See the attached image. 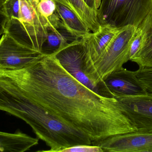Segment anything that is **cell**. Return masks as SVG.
Listing matches in <instances>:
<instances>
[{
    "label": "cell",
    "mask_w": 152,
    "mask_h": 152,
    "mask_svg": "<svg viewBox=\"0 0 152 152\" xmlns=\"http://www.w3.org/2000/svg\"><path fill=\"white\" fill-rule=\"evenodd\" d=\"M45 112L86 134L91 141L135 132L116 98L97 94L69 73L53 55L43 54L26 68L0 69Z\"/></svg>",
    "instance_id": "1"
},
{
    "label": "cell",
    "mask_w": 152,
    "mask_h": 152,
    "mask_svg": "<svg viewBox=\"0 0 152 152\" xmlns=\"http://www.w3.org/2000/svg\"><path fill=\"white\" fill-rule=\"evenodd\" d=\"M39 1L19 0L18 18L9 19L4 33L20 43L41 52L47 35L49 19L38 12Z\"/></svg>",
    "instance_id": "2"
},
{
    "label": "cell",
    "mask_w": 152,
    "mask_h": 152,
    "mask_svg": "<svg viewBox=\"0 0 152 152\" xmlns=\"http://www.w3.org/2000/svg\"><path fill=\"white\" fill-rule=\"evenodd\" d=\"M136 28L132 26L121 28L108 48L93 63L87 74L96 84L107 87L104 80L129 61V49Z\"/></svg>",
    "instance_id": "3"
},
{
    "label": "cell",
    "mask_w": 152,
    "mask_h": 152,
    "mask_svg": "<svg viewBox=\"0 0 152 152\" xmlns=\"http://www.w3.org/2000/svg\"><path fill=\"white\" fill-rule=\"evenodd\" d=\"M152 10V0H101L97 18L101 26L137 27Z\"/></svg>",
    "instance_id": "4"
},
{
    "label": "cell",
    "mask_w": 152,
    "mask_h": 152,
    "mask_svg": "<svg viewBox=\"0 0 152 152\" xmlns=\"http://www.w3.org/2000/svg\"><path fill=\"white\" fill-rule=\"evenodd\" d=\"M86 49L82 38L68 44L52 55H54L61 66L79 82L99 95L113 98L108 87L96 84L88 77L85 70Z\"/></svg>",
    "instance_id": "5"
},
{
    "label": "cell",
    "mask_w": 152,
    "mask_h": 152,
    "mask_svg": "<svg viewBox=\"0 0 152 152\" xmlns=\"http://www.w3.org/2000/svg\"><path fill=\"white\" fill-rule=\"evenodd\" d=\"M43 54L20 43L6 33L4 34L0 39V69H21Z\"/></svg>",
    "instance_id": "6"
},
{
    "label": "cell",
    "mask_w": 152,
    "mask_h": 152,
    "mask_svg": "<svg viewBox=\"0 0 152 152\" xmlns=\"http://www.w3.org/2000/svg\"><path fill=\"white\" fill-rule=\"evenodd\" d=\"M137 132H152V94L136 96H114Z\"/></svg>",
    "instance_id": "7"
},
{
    "label": "cell",
    "mask_w": 152,
    "mask_h": 152,
    "mask_svg": "<svg viewBox=\"0 0 152 152\" xmlns=\"http://www.w3.org/2000/svg\"><path fill=\"white\" fill-rule=\"evenodd\" d=\"M92 145L101 147L104 152H152V132L117 135L92 141Z\"/></svg>",
    "instance_id": "8"
},
{
    "label": "cell",
    "mask_w": 152,
    "mask_h": 152,
    "mask_svg": "<svg viewBox=\"0 0 152 152\" xmlns=\"http://www.w3.org/2000/svg\"><path fill=\"white\" fill-rule=\"evenodd\" d=\"M104 81L113 96H139L148 93L134 71L123 68L111 73Z\"/></svg>",
    "instance_id": "9"
},
{
    "label": "cell",
    "mask_w": 152,
    "mask_h": 152,
    "mask_svg": "<svg viewBox=\"0 0 152 152\" xmlns=\"http://www.w3.org/2000/svg\"><path fill=\"white\" fill-rule=\"evenodd\" d=\"M120 29L110 25H102L98 31L91 32L82 38L86 49L85 68L87 73L93 63L108 48Z\"/></svg>",
    "instance_id": "10"
},
{
    "label": "cell",
    "mask_w": 152,
    "mask_h": 152,
    "mask_svg": "<svg viewBox=\"0 0 152 152\" xmlns=\"http://www.w3.org/2000/svg\"><path fill=\"white\" fill-rule=\"evenodd\" d=\"M49 19L46 39L41 50L42 53L52 55L68 44L79 39L64 27L55 12L49 17Z\"/></svg>",
    "instance_id": "11"
},
{
    "label": "cell",
    "mask_w": 152,
    "mask_h": 152,
    "mask_svg": "<svg viewBox=\"0 0 152 152\" xmlns=\"http://www.w3.org/2000/svg\"><path fill=\"white\" fill-rule=\"evenodd\" d=\"M143 32L141 48L130 61L136 62L139 68H152V10L140 24Z\"/></svg>",
    "instance_id": "12"
},
{
    "label": "cell",
    "mask_w": 152,
    "mask_h": 152,
    "mask_svg": "<svg viewBox=\"0 0 152 152\" xmlns=\"http://www.w3.org/2000/svg\"><path fill=\"white\" fill-rule=\"evenodd\" d=\"M39 139L17 130L14 134L0 131V152H23L38 145Z\"/></svg>",
    "instance_id": "13"
},
{
    "label": "cell",
    "mask_w": 152,
    "mask_h": 152,
    "mask_svg": "<svg viewBox=\"0 0 152 152\" xmlns=\"http://www.w3.org/2000/svg\"><path fill=\"white\" fill-rule=\"evenodd\" d=\"M55 3V13L64 27L72 35L80 39L91 33L87 26L74 12L62 4Z\"/></svg>",
    "instance_id": "14"
},
{
    "label": "cell",
    "mask_w": 152,
    "mask_h": 152,
    "mask_svg": "<svg viewBox=\"0 0 152 152\" xmlns=\"http://www.w3.org/2000/svg\"><path fill=\"white\" fill-rule=\"evenodd\" d=\"M70 9L87 26L91 32L98 31L101 27L96 12L88 6L84 0H53Z\"/></svg>",
    "instance_id": "15"
},
{
    "label": "cell",
    "mask_w": 152,
    "mask_h": 152,
    "mask_svg": "<svg viewBox=\"0 0 152 152\" xmlns=\"http://www.w3.org/2000/svg\"><path fill=\"white\" fill-rule=\"evenodd\" d=\"M135 74L149 93L152 94V68H140Z\"/></svg>",
    "instance_id": "16"
},
{
    "label": "cell",
    "mask_w": 152,
    "mask_h": 152,
    "mask_svg": "<svg viewBox=\"0 0 152 152\" xmlns=\"http://www.w3.org/2000/svg\"><path fill=\"white\" fill-rule=\"evenodd\" d=\"M56 6L53 0H39L37 10L42 16L47 18L55 13Z\"/></svg>",
    "instance_id": "17"
},
{
    "label": "cell",
    "mask_w": 152,
    "mask_h": 152,
    "mask_svg": "<svg viewBox=\"0 0 152 152\" xmlns=\"http://www.w3.org/2000/svg\"><path fill=\"white\" fill-rule=\"evenodd\" d=\"M143 39L142 29L139 25L136 29L134 35L130 45L129 58V61L137 53L142 45Z\"/></svg>",
    "instance_id": "18"
},
{
    "label": "cell",
    "mask_w": 152,
    "mask_h": 152,
    "mask_svg": "<svg viewBox=\"0 0 152 152\" xmlns=\"http://www.w3.org/2000/svg\"><path fill=\"white\" fill-rule=\"evenodd\" d=\"M4 8L9 19L18 18L19 0H6L3 3Z\"/></svg>",
    "instance_id": "19"
},
{
    "label": "cell",
    "mask_w": 152,
    "mask_h": 152,
    "mask_svg": "<svg viewBox=\"0 0 152 152\" xmlns=\"http://www.w3.org/2000/svg\"><path fill=\"white\" fill-rule=\"evenodd\" d=\"M59 152H104L101 147L96 145H78L60 150Z\"/></svg>",
    "instance_id": "20"
},
{
    "label": "cell",
    "mask_w": 152,
    "mask_h": 152,
    "mask_svg": "<svg viewBox=\"0 0 152 152\" xmlns=\"http://www.w3.org/2000/svg\"><path fill=\"white\" fill-rule=\"evenodd\" d=\"M8 20L9 18L4 10L3 3L0 1V36L4 34Z\"/></svg>",
    "instance_id": "21"
},
{
    "label": "cell",
    "mask_w": 152,
    "mask_h": 152,
    "mask_svg": "<svg viewBox=\"0 0 152 152\" xmlns=\"http://www.w3.org/2000/svg\"><path fill=\"white\" fill-rule=\"evenodd\" d=\"M84 1L86 3L88 6H89L91 9L94 10L95 11H97V8L96 4V0H84Z\"/></svg>",
    "instance_id": "22"
},
{
    "label": "cell",
    "mask_w": 152,
    "mask_h": 152,
    "mask_svg": "<svg viewBox=\"0 0 152 152\" xmlns=\"http://www.w3.org/2000/svg\"><path fill=\"white\" fill-rule=\"evenodd\" d=\"M100 2H101V0H96V4L97 9H98L100 6Z\"/></svg>",
    "instance_id": "23"
},
{
    "label": "cell",
    "mask_w": 152,
    "mask_h": 152,
    "mask_svg": "<svg viewBox=\"0 0 152 152\" xmlns=\"http://www.w3.org/2000/svg\"><path fill=\"white\" fill-rule=\"evenodd\" d=\"M6 1V0H0V1L2 2L3 3H4Z\"/></svg>",
    "instance_id": "24"
}]
</instances>
